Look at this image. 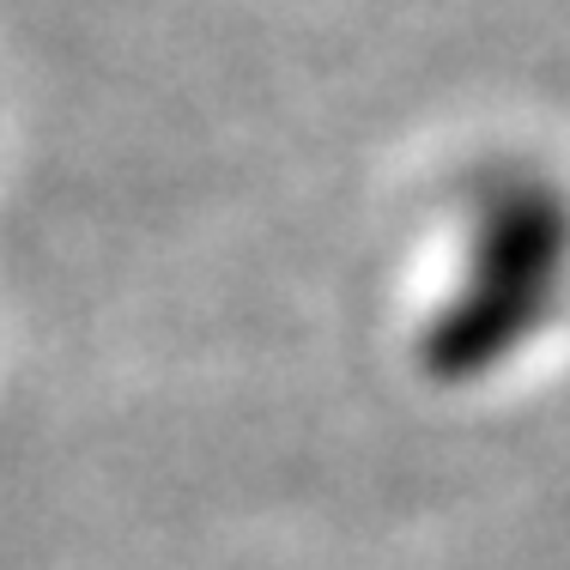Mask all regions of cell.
I'll use <instances>...</instances> for the list:
<instances>
[{
	"instance_id": "1",
	"label": "cell",
	"mask_w": 570,
	"mask_h": 570,
	"mask_svg": "<svg viewBox=\"0 0 570 570\" xmlns=\"http://www.w3.org/2000/svg\"><path fill=\"white\" fill-rule=\"evenodd\" d=\"M570 292V188L540 165H498L473 183L455 292L425 322V364L473 376L510 358Z\"/></svg>"
}]
</instances>
